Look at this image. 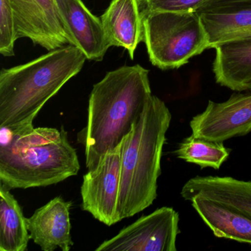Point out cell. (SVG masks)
<instances>
[{
  "label": "cell",
  "instance_id": "obj_7",
  "mask_svg": "<svg viewBox=\"0 0 251 251\" xmlns=\"http://www.w3.org/2000/svg\"><path fill=\"white\" fill-rule=\"evenodd\" d=\"M123 146V141L105 154L96 168L88 170L80 187L83 211L108 226L121 221L118 201Z\"/></svg>",
  "mask_w": 251,
  "mask_h": 251
},
{
  "label": "cell",
  "instance_id": "obj_22",
  "mask_svg": "<svg viewBox=\"0 0 251 251\" xmlns=\"http://www.w3.org/2000/svg\"><path fill=\"white\" fill-rule=\"evenodd\" d=\"M245 8H251V0H211L198 12L211 10Z\"/></svg>",
  "mask_w": 251,
  "mask_h": 251
},
{
  "label": "cell",
  "instance_id": "obj_12",
  "mask_svg": "<svg viewBox=\"0 0 251 251\" xmlns=\"http://www.w3.org/2000/svg\"><path fill=\"white\" fill-rule=\"evenodd\" d=\"M214 50L216 83L234 92L251 90V37L221 44Z\"/></svg>",
  "mask_w": 251,
  "mask_h": 251
},
{
  "label": "cell",
  "instance_id": "obj_18",
  "mask_svg": "<svg viewBox=\"0 0 251 251\" xmlns=\"http://www.w3.org/2000/svg\"><path fill=\"white\" fill-rule=\"evenodd\" d=\"M177 158L196 164L201 168L219 170L228 158L230 150L222 142H214L191 135L185 138L175 151Z\"/></svg>",
  "mask_w": 251,
  "mask_h": 251
},
{
  "label": "cell",
  "instance_id": "obj_16",
  "mask_svg": "<svg viewBox=\"0 0 251 251\" xmlns=\"http://www.w3.org/2000/svg\"><path fill=\"white\" fill-rule=\"evenodd\" d=\"M198 14L208 35L210 49L251 37V8L211 10Z\"/></svg>",
  "mask_w": 251,
  "mask_h": 251
},
{
  "label": "cell",
  "instance_id": "obj_15",
  "mask_svg": "<svg viewBox=\"0 0 251 251\" xmlns=\"http://www.w3.org/2000/svg\"><path fill=\"white\" fill-rule=\"evenodd\" d=\"M18 38H27L48 51L65 46L36 0H10Z\"/></svg>",
  "mask_w": 251,
  "mask_h": 251
},
{
  "label": "cell",
  "instance_id": "obj_10",
  "mask_svg": "<svg viewBox=\"0 0 251 251\" xmlns=\"http://www.w3.org/2000/svg\"><path fill=\"white\" fill-rule=\"evenodd\" d=\"M71 207L72 202L56 197L27 218L30 239L42 251L71 250L74 245L71 235Z\"/></svg>",
  "mask_w": 251,
  "mask_h": 251
},
{
  "label": "cell",
  "instance_id": "obj_3",
  "mask_svg": "<svg viewBox=\"0 0 251 251\" xmlns=\"http://www.w3.org/2000/svg\"><path fill=\"white\" fill-rule=\"evenodd\" d=\"M0 129V183L8 189L45 187L78 174L77 151L64 127Z\"/></svg>",
  "mask_w": 251,
  "mask_h": 251
},
{
  "label": "cell",
  "instance_id": "obj_20",
  "mask_svg": "<svg viewBox=\"0 0 251 251\" xmlns=\"http://www.w3.org/2000/svg\"><path fill=\"white\" fill-rule=\"evenodd\" d=\"M211 0H138L142 18L156 11L198 12Z\"/></svg>",
  "mask_w": 251,
  "mask_h": 251
},
{
  "label": "cell",
  "instance_id": "obj_13",
  "mask_svg": "<svg viewBox=\"0 0 251 251\" xmlns=\"http://www.w3.org/2000/svg\"><path fill=\"white\" fill-rule=\"evenodd\" d=\"M216 237L251 244V217L224 202L195 195L190 199Z\"/></svg>",
  "mask_w": 251,
  "mask_h": 251
},
{
  "label": "cell",
  "instance_id": "obj_6",
  "mask_svg": "<svg viewBox=\"0 0 251 251\" xmlns=\"http://www.w3.org/2000/svg\"><path fill=\"white\" fill-rule=\"evenodd\" d=\"M179 214L172 207H161L142 216L104 241L96 251H176L180 233Z\"/></svg>",
  "mask_w": 251,
  "mask_h": 251
},
{
  "label": "cell",
  "instance_id": "obj_2",
  "mask_svg": "<svg viewBox=\"0 0 251 251\" xmlns=\"http://www.w3.org/2000/svg\"><path fill=\"white\" fill-rule=\"evenodd\" d=\"M86 55L73 45L50 51L30 62L0 73V127L13 132L33 128L44 105L77 75Z\"/></svg>",
  "mask_w": 251,
  "mask_h": 251
},
{
  "label": "cell",
  "instance_id": "obj_5",
  "mask_svg": "<svg viewBox=\"0 0 251 251\" xmlns=\"http://www.w3.org/2000/svg\"><path fill=\"white\" fill-rule=\"evenodd\" d=\"M143 42L152 65L175 70L210 49L198 12L156 11L143 17Z\"/></svg>",
  "mask_w": 251,
  "mask_h": 251
},
{
  "label": "cell",
  "instance_id": "obj_17",
  "mask_svg": "<svg viewBox=\"0 0 251 251\" xmlns=\"http://www.w3.org/2000/svg\"><path fill=\"white\" fill-rule=\"evenodd\" d=\"M10 191L0 183V251H25L30 239L27 218Z\"/></svg>",
  "mask_w": 251,
  "mask_h": 251
},
{
  "label": "cell",
  "instance_id": "obj_8",
  "mask_svg": "<svg viewBox=\"0 0 251 251\" xmlns=\"http://www.w3.org/2000/svg\"><path fill=\"white\" fill-rule=\"evenodd\" d=\"M195 137L224 142L251 132V92L233 94L225 102L209 100L205 109L191 120Z\"/></svg>",
  "mask_w": 251,
  "mask_h": 251
},
{
  "label": "cell",
  "instance_id": "obj_19",
  "mask_svg": "<svg viewBox=\"0 0 251 251\" xmlns=\"http://www.w3.org/2000/svg\"><path fill=\"white\" fill-rule=\"evenodd\" d=\"M18 39L10 0H0V53L5 57L14 55V45Z\"/></svg>",
  "mask_w": 251,
  "mask_h": 251
},
{
  "label": "cell",
  "instance_id": "obj_4",
  "mask_svg": "<svg viewBox=\"0 0 251 251\" xmlns=\"http://www.w3.org/2000/svg\"><path fill=\"white\" fill-rule=\"evenodd\" d=\"M172 114L152 95L131 131L123 140L118 211L120 220L146 209L157 198L161 157Z\"/></svg>",
  "mask_w": 251,
  "mask_h": 251
},
{
  "label": "cell",
  "instance_id": "obj_9",
  "mask_svg": "<svg viewBox=\"0 0 251 251\" xmlns=\"http://www.w3.org/2000/svg\"><path fill=\"white\" fill-rule=\"evenodd\" d=\"M55 3L69 44L80 50L88 60L102 61L111 45L100 18L82 0H55Z\"/></svg>",
  "mask_w": 251,
  "mask_h": 251
},
{
  "label": "cell",
  "instance_id": "obj_1",
  "mask_svg": "<svg viewBox=\"0 0 251 251\" xmlns=\"http://www.w3.org/2000/svg\"><path fill=\"white\" fill-rule=\"evenodd\" d=\"M151 96L149 70L139 64L108 72L94 85L87 123L77 134L85 148L88 170L96 168L131 131Z\"/></svg>",
  "mask_w": 251,
  "mask_h": 251
},
{
  "label": "cell",
  "instance_id": "obj_14",
  "mask_svg": "<svg viewBox=\"0 0 251 251\" xmlns=\"http://www.w3.org/2000/svg\"><path fill=\"white\" fill-rule=\"evenodd\" d=\"M195 195L224 202L251 217V180L220 176H195L183 185L180 196L189 201Z\"/></svg>",
  "mask_w": 251,
  "mask_h": 251
},
{
  "label": "cell",
  "instance_id": "obj_11",
  "mask_svg": "<svg viewBox=\"0 0 251 251\" xmlns=\"http://www.w3.org/2000/svg\"><path fill=\"white\" fill-rule=\"evenodd\" d=\"M100 20L111 47L124 48L133 59L144 38L143 18L138 0H111Z\"/></svg>",
  "mask_w": 251,
  "mask_h": 251
},
{
  "label": "cell",
  "instance_id": "obj_21",
  "mask_svg": "<svg viewBox=\"0 0 251 251\" xmlns=\"http://www.w3.org/2000/svg\"><path fill=\"white\" fill-rule=\"evenodd\" d=\"M36 1L40 4L41 6L46 13L54 31L66 45L68 44V40H67L62 24L60 20L55 0H36Z\"/></svg>",
  "mask_w": 251,
  "mask_h": 251
}]
</instances>
